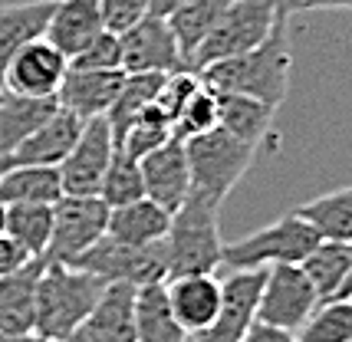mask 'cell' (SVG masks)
Returning <instances> with one entry per match:
<instances>
[{
  "label": "cell",
  "instance_id": "cell-1",
  "mask_svg": "<svg viewBox=\"0 0 352 342\" xmlns=\"http://www.w3.org/2000/svg\"><path fill=\"white\" fill-rule=\"evenodd\" d=\"M293 76V53L287 40V23H276L274 33L263 40L261 47L247 49L241 56L211 62L198 73V79L214 89V93H237L250 95L263 106H283V99L290 93Z\"/></svg>",
  "mask_w": 352,
  "mask_h": 342
},
{
  "label": "cell",
  "instance_id": "cell-2",
  "mask_svg": "<svg viewBox=\"0 0 352 342\" xmlns=\"http://www.w3.org/2000/svg\"><path fill=\"white\" fill-rule=\"evenodd\" d=\"M46 260V257H43ZM109 283L89 270L73 264H53L46 260L36 280V319L33 332L46 342H60L76 336L82 323L89 319L96 303L102 299Z\"/></svg>",
  "mask_w": 352,
  "mask_h": 342
},
{
  "label": "cell",
  "instance_id": "cell-3",
  "mask_svg": "<svg viewBox=\"0 0 352 342\" xmlns=\"http://www.w3.org/2000/svg\"><path fill=\"white\" fill-rule=\"evenodd\" d=\"M217 204L204 201L198 194H188V201L171 214L168 233L162 240L168 280L175 277H195V273H217L221 264V224H217Z\"/></svg>",
  "mask_w": 352,
  "mask_h": 342
},
{
  "label": "cell",
  "instance_id": "cell-4",
  "mask_svg": "<svg viewBox=\"0 0 352 342\" xmlns=\"http://www.w3.org/2000/svg\"><path fill=\"white\" fill-rule=\"evenodd\" d=\"M184 155L191 168V194L221 207L234 185L247 174L250 161L257 155V145L234 139L230 132L214 125L211 132L184 139Z\"/></svg>",
  "mask_w": 352,
  "mask_h": 342
},
{
  "label": "cell",
  "instance_id": "cell-5",
  "mask_svg": "<svg viewBox=\"0 0 352 342\" xmlns=\"http://www.w3.org/2000/svg\"><path fill=\"white\" fill-rule=\"evenodd\" d=\"M320 240V231L307 218L290 211V214H283L280 220L267 224L261 231L247 233L234 244H224L221 264L234 266V270H267V266L276 264H303V257Z\"/></svg>",
  "mask_w": 352,
  "mask_h": 342
},
{
  "label": "cell",
  "instance_id": "cell-6",
  "mask_svg": "<svg viewBox=\"0 0 352 342\" xmlns=\"http://www.w3.org/2000/svg\"><path fill=\"white\" fill-rule=\"evenodd\" d=\"M276 23H283V20H276V10L270 0H237L228 14L214 23V30L201 40V47L195 49L188 69L201 73L211 62L230 60V56H241L247 49L261 47L263 40L274 33Z\"/></svg>",
  "mask_w": 352,
  "mask_h": 342
},
{
  "label": "cell",
  "instance_id": "cell-7",
  "mask_svg": "<svg viewBox=\"0 0 352 342\" xmlns=\"http://www.w3.org/2000/svg\"><path fill=\"white\" fill-rule=\"evenodd\" d=\"M73 266L89 270L106 283H129V286H145V283H165L168 266H165V247L162 244H122L116 237H99L86 253H79Z\"/></svg>",
  "mask_w": 352,
  "mask_h": 342
},
{
  "label": "cell",
  "instance_id": "cell-8",
  "mask_svg": "<svg viewBox=\"0 0 352 342\" xmlns=\"http://www.w3.org/2000/svg\"><path fill=\"white\" fill-rule=\"evenodd\" d=\"M106 227L109 204L99 194H63L53 204V233L43 257L53 264H73L99 237H106Z\"/></svg>",
  "mask_w": 352,
  "mask_h": 342
},
{
  "label": "cell",
  "instance_id": "cell-9",
  "mask_svg": "<svg viewBox=\"0 0 352 342\" xmlns=\"http://www.w3.org/2000/svg\"><path fill=\"white\" fill-rule=\"evenodd\" d=\"M316 306H320V296H316V286L309 283V277L303 273V266H267V280H263L261 299H257V319L261 323L296 332L313 316Z\"/></svg>",
  "mask_w": 352,
  "mask_h": 342
},
{
  "label": "cell",
  "instance_id": "cell-10",
  "mask_svg": "<svg viewBox=\"0 0 352 342\" xmlns=\"http://www.w3.org/2000/svg\"><path fill=\"white\" fill-rule=\"evenodd\" d=\"M112 152H116V139H112V128H109L106 115L86 119L76 145L56 165L63 194H99L106 168L112 161Z\"/></svg>",
  "mask_w": 352,
  "mask_h": 342
},
{
  "label": "cell",
  "instance_id": "cell-11",
  "mask_svg": "<svg viewBox=\"0 0 352 342\" xmlns=\"http://www.w3.org/2000/svg\"><path fill=\"white\" fill-rule=\"evenodd\" d=\"M69 73V56L53 40H33L16 53L0 73V89L14 95H36L50 99L60 93V82Z\"/></svg>",
  "mask_w": 352,
  "mask_h": 342
},
{
  "label": "cell",
  "instance_id": "cell-12",
  "mask_svg": "<svg viewBox=\"0 0 352 342\" xmlns=\"http://www.w3.org/2000/svg\"><path fill=\"white\" fill-rule=\"evenodd\" d=\"M125 73H178L184 69V56L165 16L145 14L129 30L119 33Z\"/></svg>",
  "mask_w": 352,
  "mask_h": 342
},
{
  "label": "cell",
  "instance_id": "cell-13",
  "mask_svg": "<svg viewBox=\"0 0 352 342\" xmlns=\"http://www.w3.org/2000/svg\"><path fill=\"white\" fill-rule=\"evenodd\" d=\"M267 270H234L221 280V310L214 323L198 332V342H237L257 323V299H261Z\"/></svg>",
  "mask_w": 352,
  "mask_h": 342
},
{
  "label": "cell",
  "instance_id": "cell-14",
  "mask_svg": "<svg viewBox=\"0 0 352 342\" xmlns=\"http://www.w3.org/2000/svg\"><path fill=\"white\" fill-rule=\"evenodd\" d=\"M138 165H142V181H145V198H152L155 204H162L165 211L175 214L191 194V168L184 155V141L171 135L165 145L138 158Z\"/></svg>",
  "mask_w": 352,
  "mask_h": 342
},
{
  "label": "cell",
  "instance_id": "cell-15",
  "mask_svg": "<svg viewBox=\"0 0 352 342\" xmlns=\"http://www.w3.org/2000/svg\"><path fill=\"white\" fill-rule=\"evenodd\" d=\"M79 132H82V119H76L73 112L56 109L46 119L27 141H20L10 155L0 158V174L7 168H20V165H46L56 168L63 158L69 155V148L76 145Z\"/></svg>",
  "mask_w": 352,
  "mask_h": 342
},
{
  "label": "cell",
  "instance_id": "cell-16",
  "mask_svg": "<svg viewBox=\"0 0 352 342\" xmlns=\"http://www.w3.org/2000/svg\"><path fill=\"white\" fill-rule=\"evenodd\" d=\"M171 316L188 336H198L214 323L221 310V280L214 273H195V277H175L165 280Z\"/></svg>",
  "mask_w": 352,
  "mask_h": 342
},
{
  "label": "cell",
  "instance_id": "cell-17",
  "mask_svg": "<svg viewBox=\"0 0 352 342\" xmlns=\"http://www.w3.org/2000/svg\"><path fill=\"white\" fill-rule=\"evenodd\" d=\"M122 82L125 69H69L60 82L56 102H60V109L73 112L76 119L86 122L96 115H106L122 89Z\"/></svg>",
  "mask_w": 352,
  "mask_h": 342
},
{
  "label": "cell",
  "instance_id": "cell-18",
  "mask_svg": "<svg viewBox=\"0 0 352 342\" xmlns=\"http://www.w3.org/2000/svg\"><path fill=\"white\" fill-rule=\"evenodd\" d=\"M135 290L129 283H109L79 329L82 342H135Z\"/></svg>",
  "mask_w": 352,
  "mask_h": 342
},
{
  "label": "cell",
  "instance_id": "cell-19",
  "mask_svg": "<svg viewBox=\"0 0 352 342\" xmlns=\"http://www.w3.org/2000/svg\"><path fill=\"white\" fill-rule=\"evenodd\" d=\"M43 257H33L30 264L0 277V332H33L36 319V280L43 270Z\"/></svg>",
  "mask_w": 352,
  "mask_h": 342
},
{
  "label": "cell",
  "instance_id": "cell-20",
  "mask_svg": "<svg viewBox=\"0 0 352 342\" xmlns=\"http://www.w3.org/2000/svg\"><path fill=\"white\" fill-rule=\"evenodd\" d=\"M56 0H23L0 7V73L20 49L46 36Z\"/></svg>",
  "mask_w": 352,
  "mask_h": 342
},
{
  "label": "cell",
  "instance_id": "cell-21",
  "mask_svg": "<svg viewBox=\"0 0 352 342\" xmlns=\"http://www.w3.org/2000/svg\"><path fill=\"white\" fill-rule=\"evenodd\" d=\"M171 224V211H165L162 204H155L152 198H138L122 207H109V227L106 233L122 240V244H162Z\"/></svg>",
  "mask_w": 352,
  "mask_h": 342
},
{
  "label": "cell",
  "instance_id": "cell-22",
  "mask_svg": "<svg viewBox=\"0 0 352 342\" xmlns=\"http://www.w3.org/2000/svg\"><path fill=\"white\" fill-rule=\"evenodd\" d=\"M99 30H106V23H102V0H56L46 40H53L66 56H73Z\"/></svg>",
  "mask_w": 352,
  "mask_h": 342
},
{
  "label": "cell",
  "instance_id": "cell-23",
  "mask_svg": "<svg viewBox=\"0 0 352 342\" xmlns=\"http://www.w3.org/2000/svg\"><path fill=\"white\" fill-rule=\"evenodd\" d=\"M60 109L56 95L36 99V95H0V158L10 155L20 141H27L40 125Z\"/></svg>",
  "mask_w": 352,
  "mask_h": 342
},
{
  "label": "cell",
  "instance_id": "cell-24",
  "mask_svg": "<svg viewBox=\"0 0 352 342\" xmlns=\"http://www.w3.org/2000/svg\"><path fill=\"white\" fill-rule=\"evenodd\" d=\"M303 273L309 277V283L316 286V296L320 303H329V299H339L342 286L352 273V244H342V240H320L316 247L303 257Z\"/></svg>",
  "mask_w": 352,
  "mask_h": 342
},
{
  "label": "cell",
  "instance_id": "cell-25",
  "mask_svg": "<svg viewBox=\"0 0 352 342\" xmlns=\"http://www.w3.org/2000/svg\"><path fill=\"white\" fill-rule=\"evenodd\" d=\"M237 0H184L182 7H175L165 20H168L171 33L178 40V49L184 56V69L195 56V49L201 47V40L214 30V23L228 14Z\"/></svg>",
  "mask_w": 352,
  "mask_h": 342
},
{
  "label": "cell",
  "instance_id": "cell-26",
  "mask_svg": "<svg viewBox=\"0 0 352 342\" xmlns=\"http://www.w3.org/2000/svg\"><path fill=\"white\" fill-rule=\"evenodd\" d=\"M135 342H188V332L171 316L165 283H145L135 290Z\"/></svg>",
  "mask_w": 352,
  "mask_h": 342
},
{
  "label": "cell",
  "instance_id": "cell-27",
  "mask_svg": "<svg viewBox=\"0 0 352 342\" xmlns=\"http://www.w3.org/2000/svg\"><path fill=\"white\" fill-rule=\"evenodd\" d=\"M63 198L60 171L46 165H20L0 174L3 204H56Z\"/></svg>",
  "mask_w": 352,
  "mask_h": 342
},
{
  "label": "cell",
  "instance_id": "cell-28",
  "mask_svg": "<svg viewBox=\"0 0 352 342\" xmlns=\"http://www.w3.org/2000/svg\"><path fill=\"white\" fill-rule=\"evenodd\" d=\"M274 122V109L263 106L250 95H237V93H217V125L230 132L234 139L250 141L261 148L263 135L270 132Z\"/></svg>",
  "mask_w": 352,
  "mask_h": 342
},
{
  "label": "cell",
  "instance_id": "cell-29",
  "mask_svg": "<svg viewBox=\"0 0 352 342\" xmlns=\"http://www.w3.org/2000/svg\"><path fill=\"white\" fill-rule=\"evenodd\" d=\"M165 76H168V73H125L122 89H119L116 102H112L106 112V122H109V128H112L116 145H119V139L125 135V128L155 102V95L162 89Z\"/></svg>",
  "mask_w": 352,
  "mask_h": 342
},
{
  "label": "cell",
  "instance_id": "cell-30",
  "mask_svg": "<svg viewBox=\"0 0 352 342\" xmlns=\"http://www.w3.org/2000/svg\"><path fill=\"white\" fill-rule=\"evenodd\" d=\"M293 211L300 218H307L320 231L322 240L352 244V185L339 187V191H329V194H320V198L300 204Z\"/></svg>",
  "mask_w": 352,
  "mask_h": 342
},
{
  "label": "cell",
  "instance_id": "cell-31",
  "mask_svg": "<svg viewBox=\"0 0 352 342\" xmlns=\"http://www.w3.org/2000/svg\"><path fill=\"white\" fill-rule=\"evenodd\" d=\"M3 233L23 244L30 257H43L53 233V204H7Z\"/></svg>",
  "mask_w": 352,
  "mask_h": 342
},
{
  "label": "cell",
  "instance_id": "cell-32",
  "mask_svg": "<svg viewBox=\"0 0 352 342\" xmlns=\"http://www.w3.org/2000/svg\"><path fill=\"white\" fill-rule=\"evenodd\" d=\"M296 342H352V299L320 303L313 316L293 332Z\"/></svg>",
  "mask_w": 352,
  "mask_h": 342
},
{
  "label": "cell",
  "instance_id": "cell-33",
  "mask_svg": "<svg viewBox=\"0 0 352 342\" xmlns=\"http://www.w3.org/2000/svg\"><path fill=\"white\" fill-rule=\"evenodd\" d=\"M99 198H102L109 207H122V204H129V201L145 198L142 165H138V158L122 152L119 145H116V152H112V161H109L102 187H99Z\"/></svg>",
  "mask_w": 352,
  "mask_h": 342
},
{
  "label": "cell",
  "instance_id": "cell-34",
  "mask_svg": "<svg viewBox=\"0 0 352 342\" xmlns=\"http://www.w3.org/2000/svg\"><path fill=\"white\" fill-rule=\"evenodd\" d=\"M168 139H171V119L152 102L135 122L125 128V135L119 139V148L129 152L132 158H145L148 152H155L158 145H165Z\"/></svg>",
  "mask_w": 352,
  "mask_h": 342
},
{
  "label": "cell",
  "instance_id": "cell-35",
  "mask_svg": "<svg viewBox=\"0 0 352 342\" xmlns=\"http://www.w3.org/2000/svg\"><path fill=\"white\" fill-rule=\"evenodd\" d=\"M214 125H217V93L201 82L198 89L191 93V99L182 106V112L171 119V135L184 141L191 135L211 132Z\"/></svg>",
  "mask_w": 352,
  "mask_h": 342
},
{
  "label": "cell",
  "instance_id": "cell-36",
  "mask_svg": "<svg viewBox=\"0 0 352 342\" xmlns=\"http://www.w3.org/2000/svg\"><path fill=\"white\" fill-rule=\"evenodd\" d=\"M69 69H122V49L119 33L99 30L86 47H79L69 56Z\"/></svg>",
  "mask_w": 352,
  "mask_h": 342
},
{
  "label": "cell",
  "instance_id": "cell-37",
  "mask_svg": "<svg viewBox=\"0 0 352 342\" xmlns=\"http://www.w3.org/2000/svg\"><path fill=\"white\" fill-rule=\"evenodd\" d=\"M145 14H148V0H102V23L112 33L129 30Z\"/></svg>",
  "mask_w": 352,
  "mask_h": 342
},
{
  "label": "cell",
  "instance_id": "cell-38",
  "mask_svg": "<svg viewBox=\"0 0 352 342\" xmlns=\"http://www.w3.org/2000/svg\"><path fill=\"white\" fill-rule=\"evenodd\" d=\"M33 257L27 253L23 244H16L10 233H0V277H7V273H14L20 270L23 264H30Z\"/></svg>",
  "mask_w": 352,
  "mask_h": 342
},
{
  "label": "cell",
  "instance_id": "cell-39",
  "mask_svg": "<svg viewBox=\"0 0 352 342\" xmlns=\"http://www.w3.org/2000/svg\"><path fill=\"white\" fill-rule=\"evenodd\" d=\"M237 342H296V339H293V332H287V329L267 326V323H261V319H257V323L247 329Z\"/></svg>",
  "mask_w": 352,
  "mask_h": 342
},
{
  "label": "cell",
  "instance_id": "cell-40",
  "mask_svg": "<svg viewBox=\"0 0 352 342\" xmlns=\"http://www.w3.org/2000/svg\"><path fill=\"white\" fill-rule=\"evenodd\" d=\"M300 10H352V0H300Z\"/></svg>",
  "mask_w": 352,
  "mask_h": 342
},
{
  "label": "cell",
  "instance_id": "cell-41",
  "mask_svg": "<svg viewBox=\"0 0 352 342\" xmlns=\"http://www.w3.org/2000/svg\"><path fill=\"white\" fill-rule=\"evenodd\" d=\"M276 10V20H283V23H290V16L300 10V0H270Z\"/></svg>",
  "mask_w": 352,
  "mask_h": 342
},
{
  "label": "cell",
  "instance_id": "cell-42",
  "mask_svg": "<svg viewBox=\"0 0 352 342\" xmlns=\"http://www.w3.org/2000/svg\"><path fill=\"white\" fill-rule=\"evenodd\" d=\"M184 0H148V14L155 16H168L175 7H182Z\"/></svg>",
  "mask_w": 352,
  "mask_h": 342
},
{
  "label": "cell",
  "instance_id": "cell-43",
  "mask_svg": "<svg viewBox=\"0 0 352 342\" xmlns=\"http://www.w3.org/2000/svg\"><path fill=\"white\" fill-rule=\"evenodd\" d=\"M0 342H46V339H40L36 332H0Z\"/></svg>",
  "mask_w": 352,
  "mask_h": 342
},
{
  "label": "cell",
  "instance_id": "cell-44",
  "mask_svg": "<svg viewBox=\"0 0 352 342\" xmlns=\"http://www.w3.org/2000/svg\"><path fill=\"white\" fill-rule=\"evenodd\" d=\"M352 296V273H349V280H346V286H342V293H339V299H349Z\"/></svg>",
  "mask_w": 352,
  "mask_h": 342
},
{
  "label": "cell",
  "instance_id": "cell-45",
  "mask_svg": "<svg viewBox=\"0 0 352 342\" xmlns=\"http://www.w3.org/2000/svg\"><path fill=\"white\" fill-rule=\"evenodd\" d=\"M3 227H7V204L0 201V233H3Z\"/></svg>",
  "mask_w": 352,
  "mask_h": 342
},
{
  "label": "cell",
  "instance_id": "cell-46",
  "mask_svg": "<svg viewBox=\"0 0 352 342\" xmlns=\"http://www.w3.org/2000/svg\"><path fill=\"white\" fill-rule=\"evenodd\" d=\"M60 342H82V336L76 332V336H69V339H60Z\"/></svg>",
  "mask_w": 352,
  "mask_h": 342
},
{
  "label": "cell",
  "instance_id": "cell-47",
  "mask_svg": "<svg viewBox=\"0 0 352 342\" xmlns=\"http://www.w3.org/2000/svg\"><path fill=\"white\" fill-rule=\"evenodd\" d=\"M0 95H3V89H0Z\"/></svg>",
  "mask_w": 352,
  "mask_h": 342
},
{
  "label": "cell",
  "instance_id": "cell-48",
  "mask_svg": "<svg viewBox=\"0 0 352 342\" xmlns=\"http://www.w3.org/2000/svg\"><path fill=\"white\" fill-rule=\"evenodd\" d=\"M349 299H352V296H349Z\"/></svg>",
  "mask_w": 352,
  "mask_h": 342
}]
</instances>
